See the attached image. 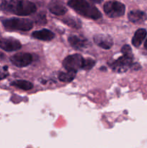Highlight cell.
I'll return each instance as SVG.
<instances>
[{
    "instance_id": "e0dca14e",
    "label": "cell",
    "mask_w": 147,
    "mask_h": 148,
    "mask_svg": "<svg viewBox=\"0 0 147 148\" xmlns=\"http://www.w3.org/2000/svg\"><path fill=\"white\" fill-rule=\"evenodd\" d=\"M63 22L67 25L70 26L71 27H75V28H80L81 27V22L80 20H77L73 17H68V18L63 20Z\"/></svg>"
},
{
    "instance_id": "44dd1931",
    "label": "cell",
    "mask_w": 147,
    "mask_h": 148,
    "mask_svg": "<svg viewBox=\"0 0 147 148\" xmlns=\"http://www.w3.org/2000/svg\"><path fill=\"white\" fill-rule=\"evenodd\" d=\"M4 58H5V55H4L3 53H1V52H0V61L3 60Z\"/></svg>"
},
{
    "instance_id": "ffe728a7",
    "label": "cell",
    "mask_w": 147,
    "mask_h": 148,
    "mask_svg": "<svg viewBox=\"0 0 147 148\" xmlns=\"http://www.w3.org/2000/svg\"><path fill=\"white\" fill-rule=\"evenodd\" d=\"M89 1H91L93 3H96V4H99V3L102 2L103 0H89Z\"/></svg>"
},
{
    "instance_id": "5bb4252c",
    "label": "cell",
    "mask_w": 147,
    "mask_h": 148,
    "mask_svg": "<svg viewBox=\"0 0 147 148\" xmlns=\"http://www.w3.org/2000/svg\"><path fill=\"white\" fill-rule=\"evenodd\" d=\"M146 14L144 12L140 10H133L128 13V20L134 23H138L140 21H143L145 19Z\"/></svg>"
},
{
    "instance_id": "ba28073f",
    "label": "cell",
    "mask_w": 147,
    "mask_h": 148,
    "mask_svg": "<svg viewBox=\"0 0 147 148\" xmlns=\"http://www.w3.org/2000/svg\"><path fill=\"white\" fill-rule=\"evenodd\" d=\"M22 45L18 40L13 38H0V48L6 51H14L21 49Z\"/></svg>"
},
{
    "instance_id": "9a60e30c",
    "label": "cell",
    "mask_w": 147,
    "mask_h": 148,
    "mask_svg": "<svg viewBox=\"0 0 147 148\" xmlns=\"http://www.w3.org/2000/svg\"><path fill=\"white\" fill-rule=\"evenodd\" d=\"M76 74V71L67 70L66 72H61L59 75V79L63 82H70L74 79Z\"/></svg>"
},
{
    "instance_id": "4fadbf2b",
    "label": "cell",
    "mask_w": 147,
    "mask_h": 148,
    "mask_svg": "<svg viewBox=\"0 0 147 148\" xmlns=\"http://www.w3.org/2000/svg\"><path fill=\"white\" fill-rule=\"evenodd\" d=\"M147 35V31L144 28L138 29V30H136L134 34L133 37L132 38V44L135 47H138V46H141V43H143V41L144 40V39L146 38Z\"/></svg>"
},
{
    "instance_id": "30bf717a",
    "label": "cell",
    "mask_w": 147,
    "mask_h": 148,
    "mask_svg": "<svg viewBox=\"0 0 147 148\" xmlns=\"http://www.w3.org/2000/svg\"><path fill=\"white\" fill-rule=\"evenodd\" d=\"M48 10L52 14L57 16L63 15L67 12L66 7L59 0H52L48 4Z\"/></svg>"
},
{
    "instance_id": "3957f363",
    "label": "cell",
    "mask_w": 147,
    "mask_h": 148,
    "mask_svg": "<svg viewBox=\"0 0 147 148\" xmlns=\"http://www.w3.org/2000/svg\"><path fill=\"white\" fill-rule=\"evenodd\" d=\"M4 28L8 30L28 31L33 27V22L28 19L10 18L2 22Z\"/></svg>"
},
{
    "instance_id": "d6986e66",
    "label": "cell",
    "mask_w": 147,
    "mask_h": 148,
    "mask_svg": "<svg viewBox=\"0 0 147 148\" xmlns=\"http://www.w3.org/2000/svg\"><path fill=\"white\" fill-rule=\"evenodd\" d=\"M9 75L8 67L7 66H0V80L4 79Z\"/></svg>"
},
{
    "instance_id": "8992f818",
    "label": "cell",
    "mask_w": 147,
    "mask_h": 148,
    "mask_svg": "<svg viewBox=\"0 0 147 148\" xmlns=\"http://www.w3.org/2000/svg\"><path fill=\"white\" fill-rule=\"evenodd\" d=\"M83 59L84 58L79 53L70 55L63 60V66L66 70L77 72L79 69H82Z\"/></svg>"
},
{
    "instance_id": "7a4b0ae2",
    "label": "cell",
    "mask_w": 147,
    "mask_h": 148,
    "mask_svg": "<svg viewBox=\"0 0 147 148\" xmlns=\"http://www.w3.org/2000/svg\"><path fill=\"white\" fill-rule=\"evenodd\" d=\"M68 5L78 14L86 18L97 20L102 17L99 10L86 0H69Z\"/></svg>"
},
{
    "instance_id": "52a82bcc",
    "label": "cell",
    "mask_w": 147,
    "mask_h": 148,
    "mask_svg": "<svg viewBox=\"0 0 147 148\" xmlns=\"http://www.w3.org/2000/svg\"><path fill=\"white\" fill-rule=\"evenodd\" d=\"M10 61L17 67H24L30 64L33 56L29 53H17L10 57Z\"/></svg>"
},
{
    "instance_id": "2e32d148",
    "label": "cell",
    "mask_w": 147,
    "mask_h": 148,
    "mask_svg": "<svg viewBox=\"0 0 147 148\" xmlns=\"http://www.w3.org/2000/svg\"><path fill=\"white\" fill-rule=\"evenodd\" d=\"M11 85L17 87V88H20V89L24 90H31L33 88V83H31L29 81L21 80V79L14 81V82H12Z\"/></svg>"
},
{
    "instance_id": "9c48e42d",
    "label": "cell",
    "mask_w": 147,
    "mask_h": 148,
    "mask_svg": "<svg viewBox=\"0 0 147 148\" xmlns=\"http://www.w3.org/2000/svg\"><path fill=\"white\" fill-rule=\"evenodd\" d=\"M94 42L100 48L104 49H110L113 45L112 38L108 35L97 34L94 36Z\"/></svg>"
},
{
    "instance_id": "7c38bea8",
    "label": "cell",
    "mask_w": 147,
    "mask_h": 148,
    "mask_svg": "<svg viewBox=\"0 0 147 148\" xmlns=\"http://www.w3.org/2000/svg\"><path fill=\"white\" fill-rule=\"evenodd\" d=\"M34 38L38 39V40H51L54 38L55 34L52 31L48 29H42L40 30H36V31L33 32L32 34Z\"/></svg>"
},
{
    "instance_id": "6da1fadb",
    "label": "cell",
    "mask_w": 147,
    "mask_h": 148,
    "mask_svg": "<svg viewBox=\"0 0 147 148\" xmlns=\"http://www.w3.org/2000/svg\"><path fill=\"white\" fill-rule=\"evenodd\" d=\"M0 9L19 16H27L36 11V6L28 0H1Z\"/></svg>"
},
{
    "instance_id": "ac0fdd59",
    "label": "cell",
    "mask_w": 147,
    "mask_h": 148,
    "mask_svg": "<svg viewBox=\"0 0 147 148\" xmlns=\"http://www.w3.org/2000/svg\"><path fill=\"white\" fill-rule=\"evenodd\" d=\"M95 61L94 59H90V58H86V59H83L82 62V69H85V70H89L91 69L95 65Z\"/></svg>"
},
{
    "instance_id": "5b68a950",
    "label": "cell",
    "mask_w": 147,
    "mask_h": 148,
    "mask_svg": "<svg viewBox=\"0 0 147 148\" xmlns=\"http://www.w3.org/2000/svg\"><path fill=\"white\" fill-rule=\"evenodd\" d=\"M133 53H122L121 57L118 58L117 60L114 61L110 64L112 70L117 72H125L131 67L133 64Z\"/></svg>"
},
{
    "instance_id": "8fae6325",
    "label": "cell",
    "mask_w": 147,
    "mask_h": 148,
    "mask_svg": "<svg viewBox=\"0 0 147 148\" xmlns=\"http://www.w3.org/2000/svg\"><path fill=\"white\" fill-rule=\"evenodd\" d=\"M69 43L71 46L75 49L77 50H82V49H85L89 45V42L86 38H81L77 36H71L68 38Z\"/></svg>"
},
{
    "instance_id": "277c9868",
    "label": "cell",
    "mask_w": 147,
    "mask_h": 148,
    "mask_svg": "<svg viewBox=\"0 0 147 148\" xmlns=\"http://www.w3.org/2000/svg\"><path fill=\"white\" fill-rule=\"evenodd\" d=\"M125 5L118 1H109L104 4V12L111 18L121 17L125 13Z\"/></svg>"
},
{
    "instance_id": "7402d4cb",
    "label": "cell",
    "mask_w": 147,
    "mask_h": 148,
    "mask_svg": "<svg viewBox=\"0 0 147 148\" xmlns=\"http://www.w3.org/2000/svg\"><path fill=\"white\" fill-rule=\"evenodd\" d=\"M144 48H145V49L147 50V38H146V40L145 43H144Z\"/></svg>"
}]
</instances>
